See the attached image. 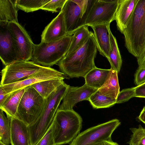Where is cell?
Returning a JSON list of instances; mask_svg holds the SVG:
<instances>
[{
    "label": "cell",
    "instance_id": "obj_5",
    "mask_svg": "<svg viewBox=\"0 0 145 145\" xmlns=\"http://www.w3.org/2000/svg\"><path fill=\"white\" fill-rule=\"evenodd\" d=\"M72 36L68 35L57 41L34 44L32 61L47 67L57 64L66 55Z\"/></svg>",
    "mask_w": 145,
    "mask_h": 145
},
{
    "label": "cell",
    "instance_id": "obj_40",
    "mask_svg": "<svg viewBox=\"0 0 145 145\" xmlns=\"http://www.w3.org/2000/svg\"><path fill=\"white\" fill-rule=\"evenodd\" d=\"M0 145H5L2 142L0 141Z\"/></svg>",
    "mask_w": 145,
    "mask_h": 145
},
{
    "label": "cell",
    "instance_id": "obj_9",
    "mask_svg": "<svg viewBox=\"0 0 145 145\" xmlns=\"http://www.w3.org/2000/svg\"><path fill=\"white\" fill-rule=\"evenodd\" d=\"M119 0H96L86 19L85 25L110 23L115 20Z\"/></svg>",
    "mask_w": 145,
    "mask_h": 145
},
{
    "label": "cell",
    "instance_id": "obj_13",
    "mask_svg": "<svg viewBox=\"0 0 145 145\" xmlns=\"http://www.w3.org/2000/svg\"><path fill=\"white\" fill-rule=\"evenodd\" d=\"M98 89L90 87L85 84L81 87H68L58 109L71 110L78 103L88 100L90 96Z\"/></svg>",
    "mask_w": 145,
    "mask_h": 145
},
{
    "label": "cell",
    "instance_id": "obj_3",
    "mask_svg": "<svg viewBox=\"0 0 145 145\" xmlns=\"http://www.w3.org/2000/svg\"><path fill=\"white\" fill-rule=\"evenodd\" d=\"M61 85L46 99L45 106L40 116L28 126L30 145H35L52 125L60 103L69 86Z\"/></svg>",
    "mask_w": 145,
    "mask_h": 145
},
{
    "label": "cell",
    "instance_id": "obj_6",
    "mask_svg": "<svg viewBox=\"0 0 145 145\" xmlns=\"http://www.w3.org/2000/svg\"><path fill=\"white\" fill-rule=\"evenodd\" d=\"M46 101L33 87H26L15 117L28 126L31 125L42 113Z\"/></svg>",
    "mask_w": 145,
    "mask_h": 145
},
{
    "label": "cell",
    "instance_id": "obj_27",
    "mask_svg": "<svg viewBox=\"0 0 145 145\" xmlns=\"http://www.w3.org/2000/svg\"><path fill=\"white\" fill-rule=\"evenodd\" d=\"M88 101L93 108L97 109L109 108L116 103V99L102 95L98 90L90 96Z\"/></svg>",
    "mask_w": 145,
    "mask_h": 145
},
{
    "label": "cell",
    "instance_id": "obj_24",
    "mask_svg": "<svg viewBox=\"0 0 145 145\" xmlns=\"http://www.w3.org/2000/svg\"><path fill=\"white\" fill-rule=\"evenodd\" d=\"M88 27L84 25L74 32L66 54L74 52L82 46L87 41L91 33Z\"/></svg>",
    "mask_w": 145,
    "mask_h": 145
},
{
    "label": "cell",
    "instance_id": "obj_39",
    "mask_svg": "<svg viewBox=\"0 0 145 145\" xmlns=\"http://www.w3.org/2000/svg\"><path fill=\"white\" fill-rule=\"evenodd\" d=\"M139 66L145 67V57L141 65Z\"/></svg>",
    "mask_w": 145,
    "mask_h": 145
},
{
    "label": "cell",
    "instance_id": "obj_2",
    "mask_svg": "<svg viewBox=\"0 0 145 145\" xmlns=\"http://www.w3.org/2000/svg\"><path fill=\"white\" fill-rule=\"evenodd\" d=\"M123 34L125 47L130 53L137 57L140 66L145 57V0H138Z\"/></svg>",
    "mask_w": 145,
    "mask_h": 145
},
{
    "label": "cell",
    "instance_id": "obj_11",
    "mask_svg": "<svg viewBox=\"0 0 145 145\" xmlns=\"http://www.w3.org/2000/svg\"><path fill=\"white\" fill-rule=\"evenodd\" d=\"M57 78L68 79L69 78L62 72L50 67H45L39 72L21 81L8 84L0 85L6 93H9L40 82Z\"/></svg>",
    "mask_w": 145,
    "mask_h": 145
},
{
    "label": "cell",
    "instance_id": "obj_29",
    "mask_svg": "<svg viewBox=\"0 0 145 145\" xmlns=\"http://www.w3.org/2000/svg\"><path fill=\"white\" fill-rule=\"evenodd\" d=\"M132 134L128 142L129 145H145V127L139 125L138 128L130 129Z\"/></svg>",
    "mask_w": 145,
    "mask_h": 145
},
{
    "label": "cell",
    "instance_id": "obj_32",
    "mask_svg": "<svg viewBox=\"0 0 145 145\" xmlns=\"http://www.w3.org/2000/svg\"><path fill=\"white\" fill-rule=\"evenodd\" d=\"M67 0H50L41 9L54 12H57V9H61Z\"/></svg>",
    "mask_w": 145,
    "mask_h": 145
},
{
    "label": "cell",
    "instance_id": "obj_21",
    "mask_svg": "<svg viewBox=\"0 0 145 145\" xmlns=\"http://www.w3.org/2000/svg\"><path fill=\"white\" fill-rule=\"evenodd\" d=\"M110 69L108 78L98 90L102 95L116 100L120 92L118 73L116 71Z\"/></svg>",
    "mask_w": 145,
    "mask_h": 145
},
{
    "label": "cell",
    "instance_id": "obj_7",
    "mask_svg": "<svg viewBox=\"0 0 145 145\" xmlns=\"http://www.w3.org/2000/svg\"><path fill=\"white\" fill-rule=\"evenodd\" d=\"M120 124L119 120L115 119L91 127L79 134L69 145H93L112 140V134Z\"/></svg>",
    "mask_w": 145,
    "mask_h": 145
},
{
    "label": "cell",
    "instance_id": "obj_26",
    "mask_svg": "<svg viewBox=\"0 0 145 145\" xmlns=\"http://www.w3.org/2000/svg\"><path fill=\"white\" fill-rule=\"evenodd\" d=\"M4 111H0V141L5 145L11 144V117L6 116Z\"/></svg>",
    "mask_w": 145,
    "mask_h": 145
},
{
    "label": "cell",
    "instance_id": "obj_14",
    "mask_svg": "<svg viewBox=\"0 0 145 145\" xmlns=\"http://www.w3.org/2000/svg\"><path fill=\"white\" fill-rule=\"evenodd\" d=\"M61 10L63 13L68 35H73L78 29L85 25L80 8L74 0H67Z\"/></svg>",
    "mask_w": 145,
    "mask_h": 145
},
{
    "label": "cell",
    "instance_id": "obj_23",
    "mask_svg": "<svg viewBox=\"0 0 145 145\" xmlns=\"http://www.w3.org/2000/svg\"><path fill=\"white\" fill-rule=\"evenodd\" d=\"M63 78L49 80L40 82L30 86L43 98L46 99L61 85L64 83Z\"/></svg>",
    "mask_w": 145,
    "mask_h": 145
},
{
    "label": "cell",
    "instance_id": "obj_15",
    "mask_svg": "<svg viewBox=\"0 0 145 145\" xmlns=\"http://www.w3.org/2000/svg\"><path fill=\"white\" fill-rule=\"evenodd\" d=\"M68 35L63 13L61 10L58 14L45 28L41 35V42L57 41Z\"/></svg>",
    "mask_w": 145,
    "mask_h": 145
},
{
    "label": "cell",
    "instance_id": "obj_19",
    "mask_svg": "<svg viewBox=\"0 0 145 145\" xmlns=\"http://www.w3.org/2000/svg\"><path fill=\"white\" fill-rule=\"evenodd\" d=\"M25 89V88H23L9 93L8 97L0 106V109L5 112L7 116L15 117Z\"/></svg>",
    "mask_w": 145,
    "mask_h": 145
},
{
    "label": "cell",
    "instance_id": "obj_28",
    "mask_svg": "<svg viewBox=\"0 0 145 145\" xmlns=\"http://www.w3.org/2000/svg\"><path fill=\"white\" fill-rule=\"evenodd\" d=\"M50 0H17V6L18 9L26 12L35 11L41 9Z\"/></svg>",
    "mask_w": 145,
    "mask_h": 145
},
{
    "label": "cell",
    "instance_id": "obj_41",
    "mask_svg": "<svg viewBox=\"0 0 145 145\" xmlns=\"http://www.w3.org/2000/svg\"><path fill=\"white\" fill-rule=\"evenodd\" d=\"M54 145H56V144H54Z\"/></svg>",
    "mask_w": 145,
    "mask_h": 145
},
{
    "label": "cell",
    "instance_id": "obj_22",
    "mask_svg": "<svg viewBox=\"0 0 145 145\" xmlns=\"http://www.w3.org/2000/svg\"><path fill=\"white\" fill-rule=\"evenodd\" d=\"M17 0H0V21L18 23Z\"/></svg>",
    "mask_w": 145,
    "mask_h": 145
},
{
    "label": "cell",
    "instance_id": "obj_37",
    "mask_svg": "<svg viewBox=\"0 0 145 145\" xmlns=\"http://www.w3.org/2000/svg\"><path fill=\"white\" fill-rule=\"evenodd\" d=\"M93 145H119L117 143L111 140H104Z\"/></svg>",
    "mask_w": 145,
    "mask_h": 145
},
{
    "label": "cell",
    "instance_id": "obj_4",
    "mask_svg": "<svg viewBox=\"0 0 145 145\" xmlns=\"http://www.w3.org/2000/svg\"><path fill=\"white\" fill-rule=\"evenodd\" d=\"M82 119L73 109H58L53 123V136L55 144L70 143L80 133Z\"/></svg>",
    "mask_w": 145,
    "mask_h": 145
},
{
    "label": "cell",
    "instance_id": "obj_12",
    "mask_svg": "<svg viewBox=\"0 0 145 145\" xmlns=\"http://www.w3.org/2000/svg\"><path fill=\"white\" fill-rule=\"evenodd\" d=\"M9 23L0 21V57L5 66L18 61L14 41L9 27Z\"/></svg>",
    "mask_w": 145,
    "mask_h": 145
},
{
    "label": "cell",
    "instance_id": "obj_36",
    "mask_svg": "<svg viewBox=\"0 0 145 145\" xmlns=\"http://www.w3.org/2000/svg\"><path fill=\"white\" fill-rule=\"evenodd\" d=\"M9 94L6 93L2 86L0 85V106L3 105Z\"/></svg>",
    "mask_w": 145,
    "mask_h": 145
},
{
    "label": "cell",
    "instance_id": "obj_30",
    "mask_svg": "<svg viewBox=\"0 0 145 145\" xmlns=\"http://www.w3.org/2000/svg\"><path fill=\"white\" fill-rule=\"evenodd\" d=\"M79 7L83 22H86L91 9L96 0H74Z\"/></svg>",
    "mask_w": 145,
    "mask_h": 145
},
{
    "label": "cell",
    "instance_id": "obj_1",
    "mask_svg": "<svg viewBox=\"0 0 145 145\" xmlns=\"http://www.w3.org/2000/svg\"><path fill=\"white\" fill-rule=\"evenodd\" d=\"M97 50L93 33L91 31L89 38L82 46L66 54L57 64L62 72L71 78H84L96 67L94 60Z\"/></svg>",
    "mask_w": 145,
    "mask_h": 145
},
{
    "label": "cell",
    "instance_id": "obj_16",
    "mask_svg": "<svg viewBox=\"0 0 145 145\" xmlns=\"http://www.w3.org/2000/svg\"><path fill=\"white\" fill-rule=\"evenodd\" d=\"M110 23L98 24L90 26L93 31V35L100 54L107 59L111 46L109 35Z\"/></svg>",
    "mask_w": 145,
    "mask_h": 145
},
{
    "label": "cell",
    "instance_id": "obj_35",
    "mask_svg": "<svg viewBox=\"0 0 145 145\" xmlns=\"http://www.w3.org/2000/svg\"><path fill=\"white\" fill-rule=\"evenodd\" d=\"M135 97L145 98V83L135 87Z\"/></svg>",
    "mask_w": 145,
    "mask_h": 145
},
{
    "label": "cell",
    "instance_id": "obj_25",
    "mask_svg": "<svg viewBox=\"0 0 145 145\" xmlns=\"http://www.w3.org/2000/svg\"><path fill=\"white\" fill-rule=\"evenodd\" d=\"M109 35L111 46V50L109 54L108 60L111 69L116 71L118 73L120 71L122 64V60L116 37L110 30Z\"/></svg>",
    "mask_w": 145,
    "mask_h": 145
},
{
    "label": "cell",
    "instance_id": "obj_20",
    "mask_svg": "<svg viewBox=\"0 0 145 145\" xmlns=\"http://www.w3.org/2000/svg\"><path fill=\"white\" fill-rule=\"evenodd\" d=\"M111 69H103L96 67L89 72L84 77L85 84L91 88L99 89L108 78Z\"/></svg>",
    "mask_w": 145,
    "mask_h": 145
},
{
    "label": "cell",
    "instance_id": "obj_33",
    "mask_svg": "<svg viewBox=\"0 0 145 145\" xmlns=\"http://www.w3.org/2000/svg\"><path fill=\"white\" fill-rule=\"evenodd\" d=\"M55 144L53 136V123L44 136L35 145H54Z\"/></svg>",
    "mask_w": 145,
    "mask_h": 145
},
{
    "label": "cell",
    "instance_id": "obj_34",
    "mask_svg": "<svg viewBox=\"0 0 145 145\" xmlns=\"http://www.w3.org/2000/svg\"><path fill=\"white\" fill-rule=\"evenodd\" d=\"M134 76V83L137 86L145 83V67L139 66Z\"/></svg>",
    "mask_w": 145,
    "mask_h": 145
},
{
    "label": "cell",
    "instance_id": "obj_18",
    "mask_svg": "<svg viewBox=\"0 0 145 145\" xmlns=\"http://www.w3.org/2000/svg\"><path fill=\"white\" fill-rule=\"evenodd\" d=\"M11 145H30L28 126L17 118L11 119Z\"/></svg>",
    "mask_w": 145,
    "mask_h": 145
},
{
    "label": "cell",
    "instance_id": "obj_17",
    "mask_svg": "<svg viewBox=\"0 0 145 145\" xmlns=\"http://www.w3.org/2000/svg\"><path fill=\"white\" fill-rule=\"evenodd\" d=\"M138 0H119L115 20L118 29L122 33L127 27Z\"/></svg>",
    "mask_w": 145,
    "mask_h": 145
},
{
    "label": "cell",
    "instance_id": "obj_10",
    "mask_svg": "<svg viewBox=\"0 0 145 145\" xmlns=\"http://www.w3.org/2000/svg\"><path fill=\"white\" fill-rule=\"evenodd\" d=\"M9 27L16 48L18 61L31 59L34 43L24 28L18 23L9 22Z\"/></svg>",
    "mask_w": 145,
    "mask_h": 145
},
{
    "label": "cell",
    "instance_id": "obj_8",
    "mask_svg": "<svg viewBox=\"0 0 145 145\" xmlns=\"http://www.w3.org/2000/svg\"><path fill=\"white\" fill-rule=\"evenodd\" d=\"M45 67L32 61H17L5 66L1 70L0 85H4L21 81Z\"/></svg>",
    "mask_w": 145,
    "mask_h": 145
},
{
    "label": "cell",
    "instance_id": "obj_31",
    "mask_svg": "<svg viewBox=\"0 0 145 145\" xmlns=\"http://www.w3.org/2000/svg\"><path fill=\"white\" fill-rule=\"evenodd\" d=\"M135 87L124 89L120 92L116 100V103H121L127 101L135 97Z\"/></svg>",
    "mask_w": 145,
    "mask_h": 145
},
{
    "label": "cell",
    "instance_id": "obj_38",
    "mask_svg": "<svg viewBox=\"0 0 145 145\" xmlns=\"http://www.w3.org/2000/svg\"><path fill=\"white\" fill-rule=\"evenodd\" d=\"M139 120L145 124V106H144L138 118Z\"/></svg>",
    "mask_w": 145,
    "mask_h": 145
}]
</instances>
